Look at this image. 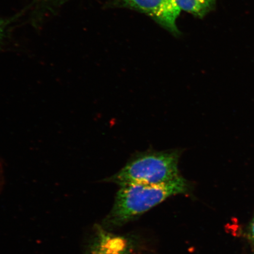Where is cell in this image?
Listing matches in <instances>:
<instances>
[{"mask_svg": "<svg viewBox=\"0 0 254 254\" xmlns=\"http://www.w3.org/2000/svg\"><path fill=\"white\" fill-rule=\"evenodd\" d=\"M190 189V184L182 176L166 183L120 187L101 225L107 230L122 227L171 196L188 193Z\"/></svg>", "mask_w": 254, "mask_h": 254, "instance_id": "obj_1", "label": "cell"}, {"mask_svg": "<svg viewBox=\"0 0 254 254\" xmlns=\"http://www.w3.org/2000/svg\"><path fill=\"white\" fill-rule=\"evenodd\" d=\"M182 151H147L133 155L119 172L104 179L120 187L166 183L179 177Z\"/></svg>", "mask_w": 254, "mask_h": 254, "instance_id": "obj_2", "label": "cell"}, {"mask_svg": "<svg viewBox=\"0 0 254 254\" xmlns=\"http://www.w3.org/2000/svg\"><path fill=\"white\" fill-rule=\"evenodd\" d=\"M126 7L150 16L162 26L175 34L179 33L177 20L181 9L175 0H117Z\"/></svg>", "mask_w": 254, "mask_h": 254, "instance_id": "obj_3", "label": "cell"}, {"mask_svg": "<svg viewBox=\"0 0 254 254\" xmlns=\"http://www.w3.org/2000/svg\"><path fill=\"white\" fill-rule=\"evenodd\" d=\"M136 244L131 238L111 233L95 225L85 254H135Z\"/></svg>", "mask_w": 254, "mask_h": 254, "instance_id": "obj_4", "label": "cell"}, {"mask_svg": "<svg viewBox=\"0 0 254 254\" xmlns=\"http://www.w3.org/2000/svg\"><path fill=\"white\" fill-rule=\"evenodd\" d=\"M181 10H184L199 18L204 17L211 11L215 0H175Z\"/></svg>", "mask_w": 254, "mask_h": 254, "instance_id": "obj_5", "label": "cell"}, {"mask_svg": "<svg viewBox=\"0 0 254 254\" xmlns=\"http://www.w3.org/2000/svg\"><path fill=\"white\" fill-rule=\"evenodd\" d=\"M5 22L0 18V46H1L3 40H4L5 37Z\"/></svg>", "mask_w": 254, "mask_h": 254, "instance_id": "obj_6", "label": "cell"}, {"mask_svg": "<svg viewBox=\"0 0 254 254\" xmlns=\"http://www.w3.org/2000/svg\"><path fill=\"white\" fill-rule=\"evenodd\" d=\"M250 235L251 238L254 241V216L251 222L250 226Z\"/></svg>", "mask_w": 254, "mask_h": 254, "instance_id": "obj_7", "label": "cell"}]
</instances>
